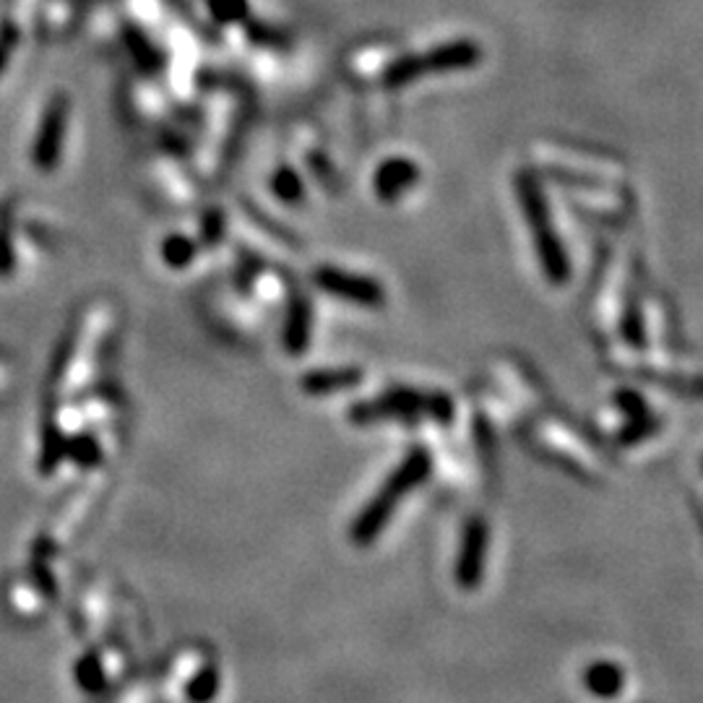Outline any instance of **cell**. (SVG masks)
Returning a JSON list of instances; mask_svg holds the SVG:
<instances>
[{"mask_svg":"<svg viewBox=\"0 0 703 703\" xmlns=\"http://www.w3.org/2000/svg\"><path fill=\"white\" fill-rule=\"evenodd\" d=\"M480 61V45L472 42V39H454V42L437 45V48L422 52V55H407L402 61H396L386 71V84L407 86L422 76H433V73L474 69Z\"/></svg>","mask_w":703,"mask_h":703,"instance_id":"obj_3","label":"cell"},{"mask_svg":"<svg viewBox=\"0 0 703 703\" xmlns=\"http://www.w3.org/2000/svg\"><path fill=\"white\" fill-rule=\"evenodd\" d=\"M420 181V168L412 159H388L375 175V190L383 201H396L402 194L412 190Z\"/></svg>","mask_w":703,"mask_h":703,"instance_id":"obj_7","label":"cell"},{"mask_svg":"<svg viewBox=\"0 0 703 703\" xmlns=\"http://www.w3.org/2000/svg\"><path fill=\"white\" fill-rule=\"evenodd\" d=\"M583 686L589 693L600 695V699H613L626 686V673L615 662H594L583 669Z\"/></svg>","mask_w":703,"mask_h":703,"instance_id":"obj_8","label":"cell"},{"mask_svg":"<svg viewBox=\"0 0 703 703\" xmlns=\"http://www.w3.org/2000/svg\"><path fill=\"white\" fill-rule=\"evenodd\" d=\"M321 284L326 289L334 292V295L349 297L357 305H368V308H378L383 303V287L375 280H368V276H351L342 274V271H323Z\"/></svg>","mask_w":703,"mask_h":703,"instance_id":"obj_6","label":"cell"},{"mask_svg":"<svg viewBox=\"0 0 703 703\" xmlns=\"http://www.w3.org/2000/svg\"><path fill=\"white\" fill-rule=\"evenodd\" d=\"M659 430V420H654L652 415L636 417V420L628 422V428L620 433V443H639L643 437L654 435Z\"/></svg>","mask_w":703,"mask_h":703,"instance_id":"obj_11","label":"cell"},{"mask_svg":"<svg viewBox=\"0 0 703 703\" xmlns=\"http://www.w3.org/2000/svg\"><path fill=\"white\" fill-rule=\"evenodd\" d=\"M360 378L357 370H336V373H318L310 378V386L318 391H334V388H349L351 383Z\"/></svg>","mask_w":703,"mask_h":703,"instance_id":"obj_10","label":"cell"},{"mask_svg":"<svg viewBox=\"0 0 703 703\" xmlns=\"http://www.w3.org/2000/svg\"><path fill=\"white\" fill-rule=\"evenodd\" d=\"M516 194H519L523 219H527L529 230L534 235V248L536 256H540L542 271H545L550 284H566L570 276L568 254L553 227V219H550V207L540 177L534 172L521 170L516 175Z\"/></svg>","mask_w":703,"mask_h":703,"instance_id":"obj_1","label":"cell"},{"mask_svg":"<svg viewBox=\"0 0 703 703\" xmlns=\"http://www.w3.org/2000/svg\"><path fill=\"white\" fill-rule=\"evenodd\" d=\"M485 553H488V523L474 516L472 521H467L461 540V553L456 560V581L464 589H474L482 581L485 574Z\"/></svg>","mask_w":703,"mask_h":703,"instance_id":"obj_5","label":"cell"},{"mask_svg":"<svg viewBox=\"0 0 703 703\" xmlns=\"http://www.w3.org/2000/svg\"><path fill=\"white\" fill-rule=\"evenodd\" d=\"M430 469H433V459H430L428 451L422 446L409 451L407 459L396 467V472L388 477V482L381 488V493L368 503V508L362 510L360 519L355 521V532H351L355 540L362 542V545L365 542H373L375 536L381 534L383 523L394 514L396 503H399L404 495L412 493L417 485H422L430 477Z\"/></svg>","mask_w":703,"mask_h":703,"instance_id":"obj_2","label":"cell"},{"mask_svg":"<svg viewBox=\"0 0 703 703\" xmlns=\"http://www.w3.org/2000/svg\"><path fill=\"white\" fill-rule=\"evenodd\" d=\"M615 404H618V407H620L622 412H626L628 417H631V420H636V417L649 415L646 402H643V396H641V394H636V391H631V388H620V391H615Z\"/></svg>","mask_w":703,"mask_h":703,"instance_id":"obj_12","label":"cell"},{"mask_svg":"<svg viewBox=\"0 0 703 703\" xmlns=\"http://www.w3.org/2000/svg\"><path fill=\"white\" fill-rule=\"evenodd\" d=\"M420 415L433 417L437 422H448L454 417V402L441 391H417V388H391L375 404L355 409V420H378V417H399V420L415 422Z\"/></svg>","mask_w":703,"mask_h":703,"instance_id":"obj_4","label":"cell"},{"mask_svg":"<svg viewBox=\"0 0 703 703\" xmlns=\"http://www.w3.org/2000/svg\"><path fill=\"white\" fill-rule=\"evenodd\" d=\"M622 336H626L628 344L636 349H641L646 344V331H643V318L639 305L631 303L626 308V316H622Z\"/></svg>","mask_w":703,"mask_h":703,"instance_id":"obj_9","label":"cell"}]
</instances>
